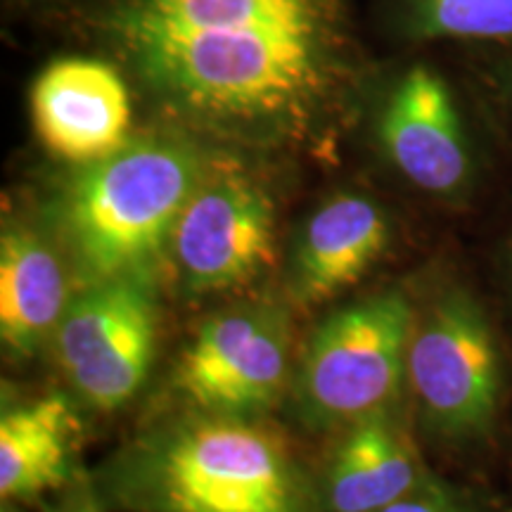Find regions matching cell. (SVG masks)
<instances>
[{
	"mask_svg": "<svg viewBox=\"0 0 512 512\" xmlns=\"http://www.w3.org/2000/svg\"><path fill=\"white\" fill-rule=\"evenodd\" d=\"M323 0H126L119 38L166 105L233 133H294L330 81Z\"/></svg>",
	"mask_w": 512,
	"mask_h": 512,
	"instance_id": "6da1fadb",
	"label": "cell"
},
{
	"mask_svg": "<svg viewBox=\"0 0 512 512\" xmlns=\"http://www.w3.org/2000/svg\"><path fill=\"white\" fill-rule=\"evenodd\" d=\"M415 290L406 361L413 430L453 456L491 451L510 432V330L456 264L437 261Z\"/></svg>",
	"mask_w": 512,
	"mask_h": 512,
	"instance_id": "7a4b0ae2",
	"label": "cell"
},
{
	"mask_svg": "<svg viewBox=\"0 0 512 512\" xmlns=\"http://www.w3.org/2000/svg\"><path fill=\"white\" fill-rule=\"evenodd\" d=\"M105 494L128 512H325L278 434L252 418L202 413L128 448Z\"/></svg>",
	"mask_w": 512,
	"mask_h": 512,
	"instance_id": "3957f363",
	"label": "cell"
},
{
	"mask_svg": "<svg viewBox=\"0 0 512 512\" xmlns=\"http://www.w3.org/2000/svg\"><path fill=\"white\" fill-rule=\"evenodd\" d=\"M200 181L195 152L166 138L126 143L114 155L86 164L64 200V228L86 285L152 280Z\"/></svg>",
	"mask_w": 512,
	"mask_h": 512,
	"instance_id": "277c9868",
	"label": "cell"
},
{
	"mask_svg": "<svg viewBox=\"0 0 512 512\" xmlns=\"http://www.w3.org/2000/svg\"><path fill=\"white\" fill-rule=\"evenodd\" d=\"M389 166L415 195L448 211H472L494 181V150L470 95L437 62L408 64L377 119Z\"/></svg>",
	"mask_w": 512,
	"mask_h": 512,
	"instance_id": "5b68a950",
	"label": "cell"
},
{
	"mask_svg": "<svg viewBox=\"0 0 512 512\" xmlns=\"http://www.w3.org/2000/svg\"><path fill=\"white\" fill-rule=\"evenodd\" d=\"M415 318L413 292H377L318 325L297 375V399L316 425H354L392 413L406 399V361Z\"/></svg>",
	"mask_w": 512,
	"mask_h": 512,
	"instance_id": "8992f818",
	"label": "cell"
},
{
	"mask_svg": "<svg viewBox=\"0 0 512 512\" xmlns=\"http://www.w3.org/2000/svg\"><path fill=\"white\" fill-rule=\"evenodd\" d=\"M155 342L152 280H102L72 299L55 330V356L83 401L117 411L147 380Z\"/></svg>",
	"mask_w": 512,
	"mask_h": 512,
	"instance_id": "52a82bcc",
	"label": "cell"
},
{
	"mask_svg": "<svg viewBox=\"0 0 512 512\" xmlns=\"http://www.w3.org/2000/svg\"><path fill=\"white\" fill-rule=\"evenodd\" d=\"M290 351L283 318L238 309L209 318L178 361L174 384L202 415L254 418L283 394Z\"/></svg>",
	"mask_w": 512,
	"mask_h": 512,
	"instance_id": "ba28073f",
	"label": "cell"
},
{
	"mask_svg": "<svg viewBox=\"0 0 512 512\" xmlns=\"http://www.w3.org/2000/svg\"><path fill=\"white\" fill-rule=\"evenodd\" d=\"M268 195L240 174L202 178L171 235V259L190 292H226L259 278L273 259Z\"/></svg>",
	"mask_w": 512,
	"mask_h": 512,
	"instance_id": "9c48e42d",
	"label": "cell"
},
{
	"mask_svg": "<svg viewBox=\"0 0 512 512\" xmlns=\"http://www.w3.org/2000/svg\"><path fill=\"white\" fill-rule=\"evenodd\" d=\"M31 114L43 145L69 162H100L128 143L131 100L110 64H50L31 88Z\"/></svg>",
	"mask_w": 512,
	"mask_h": 512,
	"instance_id": "30bf717a",
	"label": "cell"
},
{
	"mask_svg": "<svg viewBox=\"0 0 512 512\" xmlns=\"http://www.w3.org/2000/svg\"><path fill=\"white\" fill-rule=\"evenodd\" d=\"M392 240V219L375 200L332 197L299 233L290 268L292 297L306 306L337 297L380 264Z\"/></svg>",
	"mask_w": 512,
	"mask_h": 512,
	"instance_id": "8fae6325",
	"label": "cell"
},
{
	"mask_svg": "<svg viewBox=\"0 0 512 512\" xmlns=\"http://www.w3.org/2000/svg\"><path fill=\"white\" fill-rule=\"evenodd\" d=\"M430 470L413 425L394 413L354 422L325 472V512H380L411 494Z\"/></svg>",
	"mask_w": 512,
	"mask_h": 512,
	"instance_id": "7c38bea8",
	"label": "cell"
},
{
	"mask_svg": "<svg viewBox=\"0 0 512 512\" xmlns=\"http://www.w3.org/2000/svg\"><path fill=\"white\" fill-rule=\"evenodd\" d=\"M72 297L60 256L27 228L0 238V337L15 356H31L55 335Z\"/></svg>",
	"mask_w": 512,
	"mask_h": 512,
	"instance_id": "4fadbf2b",
	"label": "cell"
},
{
	"mask_svg": "<svg viewBox=\"0 0 512 512\" xmlns=\"http://www.w3.org/2000/svg\"><path fill=\"white\" fill-rule=\"evenodd\" d=\"M76 415L64 396L50 394L8 408L0 418V496L29 501L72 477Z\"/></svg>",
	"mask_w": 512,
	"mask_h": 512,
	"instance_id": "5bb4252c",
	"label": "cell"
},
{
	"mask_svg": "<svg viewBox=\"0 0 512 512\" xmlns=\"http://www.w3.org/2000/svg\"><path fill=\"white\" fill-rule=\"evenodd\" d=\"M403 31L425 46L512 48V0H406Z\"/></svg>",
	"mask_w": 512,
	"mask_h": 512,
	"instance_id": "9a60e30c",
	"label": "cell"
},
{
	"mask_svg": "<svg viewBox=\"0 0 512 512\" xmlns=\"http://www.w3.org/2000/svg\"><path fill=\"white\" fill-rule=\"evenodd\" d=\"M380 512H494L479 501L470 489L448 482L430 470L411 494Z\"/></svg>",
	"mask_w": 512,
	"mask_h": 512,
	"instance_id": "2e32d148",
	"label": "cell"
},
{
	"mask_svg": "<svg viewBox=\"0 0 512 512\" xmlns=\"http://www.w3.org/2000/svg\"><path fill=\"white\" fill-rule=\"evenodd\" d=\"M491 57L484 67V83L489 93L491 110L498 114L503 124H508L512 136V48L510 50H491Z\"/></svg>",
	"mask_w": 512,
	"mask_h": 512,
	"instance_id": "e0dca14e",
	"label": "cell"
},
{
	"mask_svg": "<svg viewBox=\"0 0 512 512\" xmlns=\"http://www.w3.org/2000/svg\"><path fill=\"white\" fill-rule=\"evenodd\" d=\"M496 275H498V290H501V318L508 316V328L512 332V223L505 230V235L496 245Z\"/></svg>",
	"mask_w": 512,
	"mask_h": 512,
	"instance_id": "ac0fdd59",
	"label": "cell"
},
{
	"mask_svg": "<svg viewBox=\"0 0 512 512\" xmlns=\"http://www.w3.org/2000/svg\"><path fill=\"white\" fill-rule=\"evenodd\" d=\"M55 512H105V508H102L98 496H95L91 489H79L74 491V494Z\"/></svg>",
	"mask_w": 512,
	"mask_h": 512,
	"instance_id": "d6986e66",
	"label": "cell"
}]
</instances>
